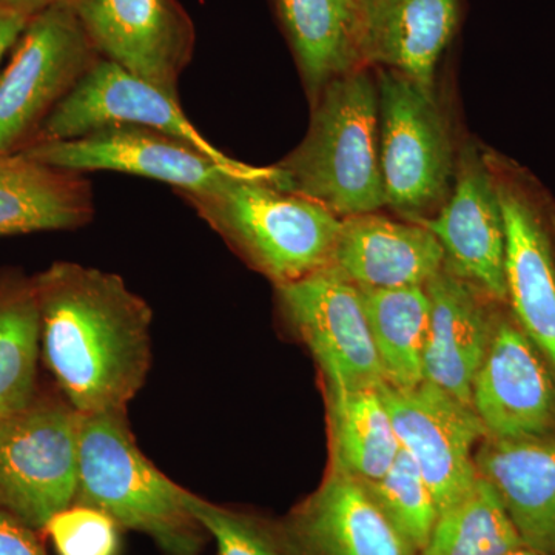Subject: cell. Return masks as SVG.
<instances>
[{"mask_svg": "<svg viewBox=\"0 0 555 555\" xmlns=\"http://www.w3.org/2000/svg\"><path fill=\"white\" fill-rule=\"evenodd\" d=\"M40 358L79 414L127 411L152 367L153 312L112 272L54 261L35 275Z\"/></svg>", "mask_w": 555, "mask_h": 555, "instance_id": "cell-1", "label": "cell"}, {"mask_svg": "<svg viewBox=\"0 0 555 555\" xmlns=\"http://www.w3.org/2000/svg\"><path fill=\"white\" fill-rule=\"evenodd\" d=\"M250 268L276 286L331 266L341 219L254 167L206 190H175Z\"/></svg>", "mask_w": 555, "mask_h": 555, "instance_id": "cell-2", "label": "cell"}, {"mask_svg": "<svg viewBox=\"0 0 555 555\" xmlns=\"http://www.w3.org/2000/svg\"><path fill=\"white\" fill-rule=\"evenodd\" d=\"M308 133L275 167L281 188L317 201L335 217L386 207L379 167L375 69H353L310 102Z\"/></svg>", "mask_w": 555, "mask_h": 555, "instance_id": "cell-3", "label": "cell"}, {"mask_svg": "<svg viewBox=\"0 0 555 555\" xmlns=\"http://www.w3.org/2000/svg\"><path fill=\"white\" fill-rule=\"evenodd\" d=\"M189 494L142 454L127 411L80 414L75 503L150 537L164 555H201L208 534L190 511Z\"/></svg>", "mask_w": 555, "mask_h": 555, "instance_id": "cell-4", "label": "cell"}, {"mask_svg": "<svg viewBox=\"0 0 555 555\" xmlns=\"http://www.w3.org/2000/svg\"><path fill=\"white\" fill-rule=\"evenodd\" d=\"M80 414L60 390L39 386L30 403L0 418V507L42 532L75 503Z\"/></svg>", "mask_w": 555, "mask_h": 555, "instance_id": "cell-5", "label": "cell"}, {"mask_svg": "<svg viewBox=\"0 0 555 555\" xmlns=\"http://www.w3.org/2000/svg\"><path fill=\"white\" fill-rule=\"evenodd\" d=\"M374 69L386 207L401 219L423 222L443 206L454 178L456 153L448 120L436 94L390 69Z\"/></svg>", "mask_w": 555, "mask_h": 555, "instance_id": "cell-6", "label": "cell"}, {"mask_svg": "<svg viewBox=\"0 0 555 555\" xmlns=\"http://www.w3.org/2000/svg\"><path fill=\"white\" fill-rule=\"evenodd\" d=\"M100 60L72 5L33 16L0 73V153L31 147L54 109Z\"/></svg>", "mask_w": 555, "mask_h": 555, "instance_id": "cell-7", "label": "cell"}, {"mask_svg": "<svg viewBox=\"0 0 555 555\" xmlns=\"http://www.w3.org/2000/svg\"><path fill=\"white\" fill-rule=\"evenodd\" d=\"M275 291L281 317L308 346L324 390L378 389L386 383L360 287L328 266Z\"/></svg>", "mask_w": 555, "mask_h": 555, "instance_id": "cell-8", "label": "cell"}, {"mask_svg": "<svg viewBox=\"0 0 555 555\" xmlns=\"http://www.w3.org/2000/svg\"><path fill=\"white\" fill-rule=\"evenodd\" d=\"M76 16L102 60L179 100L196 30L179 0H76Z\"/></svg>", "mask_w": 555, "mask_h": 555, "instance_id": "cell-9", "label": "cell"}, {"mask_svg": "<svg viewBox=\"0 0 555 555\" xmlns=\"http://www.w3.org/2000/svg\"><path fill=\"white\" fill-rule=\"evenodd\" d=\"M400 447L414 459L433 491L438 514L463 499L478 477L476 451L486 438L473 408L433 383L414 389L378 387Z\"/></svg>", "mask_w": 555, "mask_h": 555, "instance_id": "cell-10", "label": "cell"}, {"mask_svg": "<svg viewBox=\"0 0 555 555\" xmlns=\"http://www.w3.org/2000/svg\"><path fill=\"white\" fill-rule=\"evenodd\" d=\"M506 229L507 306L555 374V250L543 199L521 171L486 153Z\"/></svg>", "mask_w": 555, "mask_h": 555, "instance_id": "cell-11", "label": "cell"}, {"mask_svg": "<svg viewBox=\"0 0 555 555\" xmlns=\"http://www.w3.org/2000/svg\"><path fill=\"white\" fill-rule=\"evenodd\" d=\"M21 153L60 169L137 175L173 190L211 189L254 169L244 163L225 166L188 141L142 126L101 127L75 139L38 142Z\"/></svg>", "mask_w": 555, "mask_h": 555, "instance_id": "cell-12", "label": "cell"}, {"mask_svg": "<svg viewBox=\"0 0 555 555\" xmlns=\"http://www.w3.org/2000/svg\"><path fill=\"white\" fill-rule=\"evenodd\" d=\"M418 224L429 229L443 247L449 272L492 301L507 305L505 219L486 153L473 142L456 153L443 206Z\"/></svg>", "mask_w": 555, "mask_h": 555, "instance_id": "cell-13", "label": "cell"}, {"mask_svg": "<svg viewBox=\"0 0 555 555\" xmlns=\"http://www.w3.org/2000/svg\"><path fill=\"white\" fill-rule=\"evenodd\" d=\"M506 306H496L488 353L474 379V412L492 440L554 436V371Z\"/></svg>", "mask_w": 555, "mask_h": 555, "instance_id": "cell-14", "label": "cell"}, {"mask_svg": "<svg viewBox=\"0 0 555 555\" xmlns=\"http://www.w3.org/2000/svg\"><path fill=\"white\" fill-rule=\"evenodd\" d=\"M107 126L150 127L190 142L225 166L243 164L211 144L193 126L179 100L107 60L98 61L67 100L54 109L35 144L83 137Z\"/></svg>", "mask_w": 555, "mask_h": 555, "instance_id": "cell-15", "label": "cell"}, {"mask_svg": "<svg viewBox=\"0 0 555 555\" xmlns=\"http://www.w3.org/2000/svg\"><path fill=\"white\" fill-rule=\"evenodd\" d=\"M276 524L286 555H420L366 486L337 470Z\"/></svg>", "mask_w": 555, "mask_h": 555, "instance_id": "cell-16", "label": "cell"}, {"mask_svg": "<svg viewBox=\"0 0 555 555\" xmlns=\"http://www.w3.org/2000/svg\"><path fill=\"white\" fill-rule=\"evenodd\" d=\"M361 67L390 69L436 94L437 65L462 21L463 0H357Z\"/></svg>", "mask_w": 555, "mask_h": 555, "instance_id": "cell-17", "label": "cell"}, {"mask_svg": "<svg viewBox=\"0 0 555 555\" xmlns=\"http://www.w3.org/2000/svg\"><path fill=\"white\" fill-rule=\"evenodd\" d=\"M425 288L430 321L423 379L473 408L474 379L488 353L500 302L444 266Z\"/></svg>", "mask_w": 555, "mask_h": 555, "instance_id": "cell-18", "label": "cell"}, {"mask_svg": "<svg viewBox=\"0 0 555 555\" xmlns=\"http://www.w3.org/2000/svg\"><path fill=\"white\" fill-rule=\"evenodd\" d=\"M443 266V247L429 229L378 211L341 219L331 262L360 288L425 287Z\"/></svg>", "mask_w": 555, "mask_h": 555, "instance_id": "cell-19", "label": "cell"}, {"mask_svg": "<svg viewBox=\"0 0 555 555\" xmlns=\"http://www.w3.org/2000/svg\"><path fill=\"white\" fill-rule=\"evenodd\" d=\"M476 466L499 492L524 545L540 555H555V434L483 438Z\"/></svg>", "mask_w": 555, "mask_h": 555, "instance_id": "cell-20", "label": "cell"}, {"mask_svg": "<svg viewBox=\"0 0 555 555\" xmlns=\"http://www.w3.org/2000/svg\"><path fill=\"white\" fill-rule=\"evenodd\" d=\"M96 214L89 178L25 153H0V236L68 232Z\"/></svg>", "mask_w": 555, "mask_h": 555, "instance_id": "cell-21", "label": "cell"}, {"mask_svg": "<svg viewBox=\"0 0 555 555\" xmlns=\"http://www.w3.org/2000/svg\"><path fill=\"white\" fill-rule=\"evenodd\" d=\"M309 101L361 67L357 0H270Z\"/></svg>", "mask_w": 555, "mask_h": 555, "instance_id": "cell-22", "label": "cell"}, {"mask_svg": "<svg viewBox=\"0 0 555 555\" xmlns=\"http://www.w3.org/2000/svg\"><path fill=\"white\" fill-rule=\"evenodd\" d=\"M328 469L372 483L385 476L400 441L378 389L324 390Z\"/></svg>", "mask_w": 555, "mask_h": 555, "instance_id": "cell-23", "label": "cell"}, {"mask_svg": "<svg viewBox=\"0 0 555 555\" xmlns=\"http://www.w3.org/2000/svg\"><path fill=\"white\" fill-rule=\"evenodd\" d=\"M386 385L414 389L423 379L430 306L422 286L360 288Z\"/></svg>", "mask_w": 555, "mask_h": 555, "instance_id": "cell-24", "label": "cell"}, {"mask_svg": "<svg viewBox=\"0 0 555 555\" xmlns=\"http://www.w3.org/2000/svg\"><path fill=\"white\" fill-rule=\"evenodd\" d=\"M40 315L35 275L0 268V418L39 389Z\"/></svg>", "mask_w": 555, "mask_h": 555, "instance_id": "cell-25", "label": "cell"}, {"mask_svg": "<svg viewBox=\"0 0 555 555\" xmlns=\"http://www.w3.org/2000/svg\"><path fill=\"white\" fill-rule=\"evenodd\" d=\"M521 546L499 492L480 476L463 499L438 514L420 555H506Z\"/></svg>", "mask_w": 555, "mask_h": 555, "instance_id": "cell-26", "label": "cell"}, {"mask_svg": "<svg viewBox=\"0 0 555 555\" xmlns=\"http://www.w3.org/2000/svg\"><path fill=\"white\" fill-rule=\"evenodd\" d=\"M363 485L390 524L422 553L436 526L438 507L414 459L401 448L385 476Z\"/></svg>", "mask_w": 555, "mask_h": 555, "instance_id": "cell-27", "label": "cell"}, {"mask_svg": "<svg viewBox=\"0 0 555 555\" xmlns=\"http://www.w3.org/2000/svg\"><path fill=\"white\" fill-rule=\"evenodd\" d=\"M193 516L217 543V555H286L276 521L189 494Z\"/></svg>", "mask_w": 555, "mask_h": 555, "instance_id": "cell-28", "label": "cell"}, {"mask_svg": "<svg viewBox=\"0 0 555 555\" xmlns=\"http://www.w3.org/2000/svg\"><path fill=\"white\" fill-rule=\"evenodd\" d=\"M119 529L102 511L73 503L51 517L42 532L60 555H119Z\"/></svg>", "mask_w": 555, "mask_h": 555, "instance_id": "cell-29", "label": "cell"}, {"mask_svg": "<svg viewBox=\"0 0 555 555\" xmlns=\"http://www.w3.org/2000/svg\"><path fill=\"white\" fill-rule=\"evenodd\" d=\"M0 555H47L39 531L0 507Z\"/></svg>", "mask_w": 555, "mask_h": 555, "instance_id": "cell-30", "label": "cell"}, {"mask_svg": "<svg viewBox=\"0 0 555 555\" xmlns=\"http://www.w3.org/2000/svg\"><path fill=\"white\" fill-rule=\"evenodd\" d=\"M31 17L0 9V61L16 46Z\"/></svg>", "mask_w": 555, "mask_h": 555, "instance_id": "cell-31", "label": "cell"}, {"mask_svg": "<svg viewBox=\"0 0 555 555\" xmlns=\"http://www.w3.org/2000/svg\"><path fill=\"white\" fill-rule=\"evenodd\" d=\"M75 2L76 0H0V9L33 17L53 7L73 5Z\"/></svg>", "mask_w": 555, "mask_h": 555, "instance_id": "cell-32", "label": "cell"}, {"mask_svg": "<svg viewBox=\"0 0 555 555\" xmlns=\"http://www.w3.org/2000/svg\"><path fill=\"white\" fill-rule=\"evenodd\" d=\"M506 555H540V554L534 553V551L529 550V547L521 546V547H518V550L513 551V553H509Z\"/></svg>", "mask_w": 555, "mask_h": 555, "instance_id": "cell-33", "label": "cell"}]
</instances>
